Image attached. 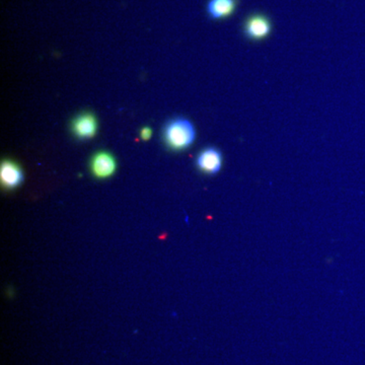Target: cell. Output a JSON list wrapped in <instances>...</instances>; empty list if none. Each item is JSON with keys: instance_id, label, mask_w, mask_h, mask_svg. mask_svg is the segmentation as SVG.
Wrapping results in <instances>:
<instances>
[{"instance_id": "6da1fadb", "label": "cell", "mask_w": 365, "mask_h": 365, "mask_svg": "<svg viewBox=\"0 0 365 365\" xmlns=\"http://www.w3.org/2000/svg\"><path fill=\"white\" fill-rule=\"evenodd\" d=\"M196 128L187 118L179 117L169 121L164 131V143L174 151L188 150L196 140Z\"/></svg>"}, {"instance_id": "7a4b0ae2", "label": "cell", "mask_w": 365, "mask_h": 365, "mask_svg": "<svg viewBox=\"0 0 365 365\" xmlns=\"http://www.w3.org/2000/svg\"><path fill=\"white\" fill-rule=\"evenodd\" d=\"M273 31L271 18L266 13H253L246 16L243 23V34L246 40L261 42L266 40Z\"/></svg>"}, {"instance_id": "3957f363", "label": "cell", "mask_w": 365, "mask_h": 365, "mask_svg": "<svg viewBox=\"0 0 365 365\" xmlns=\"http://www.w3.org/2000/svg\"><path fill=\"white\" fill-rule=\"evenodd\" d=\"M196 167L201 173L213 176L220 173L223 164L222 151L213 146H208L198 153L196 157Z\"/></svg>"}, {"instance_id": "277c9868", "label": "cell", "mask_w": 365, "mask_h": 365, "mask_svg": "<svg viewBox=\"0 0 365 365\" xmlns=\"http://www.w3.org/2000/svg\"><path fill=\"white\" fill-rule=\"evenodd\" d=\"M117 162L110 152L100 151L90 160V172L97 179H108L115 174Z\"/></svg>"}, {"instance_id": "5b68a950", "label": "cell", "mask_w": 365, "mask_h": 365, "mask_svg": "<svg viewBox=\"0 0 365 365\" xmlns=\"http://www.w3.org/2000/svg\"><path fill=\"white\" fill-rule=\"evenodd\" d=\"M239 4V0H208L206 13L211 20H225L234 15Z\"/></svg>"}, {"instance_id": "8992f818", "label": "cell", "mask_w": 365, "mask_h": 365, "mask_svg": "<svg viewBox=\"0 0 365 365\" xmlns=\"http://www.w3.org/2000/svg\"><path fill=\"white\" fill-rule=\"evenodd\" d=\"M0 181L2 187L6 189H15L22 185L24 181V173L15 162L4 160L0 167Z\"/></svg>"}, {"instance_id": "52a82bcc", "label": "cell", "mask_w": 365, "mask_h": 365, "mask_svg": "<svg viewBox=\"0 0 365 365\" xmlns=\"http://www.w3.org/2000/svg\"><path fill=\"white\" fill-rule=\"evenodd\" d=\"M71 129L74 136L78 138H92L97 131V121L92 114H80L72 122Z\"/></svg>"}, {"instance_id": "ba28073f", "label": "cell", "mask_w": 365, "mask_h": 365, "mask_svg": "<svg viewBox=\"0 0 365 365\" xmlns=\"http://www.w3.org/2000/svg\"><path fill=\"white\" fill-rule=\"evenodd\" d=\"M151 136H152V130L150 127H144L140 132L141 139L143 140H148V139L151 138Z\"/></svg>"}]
</instances>
